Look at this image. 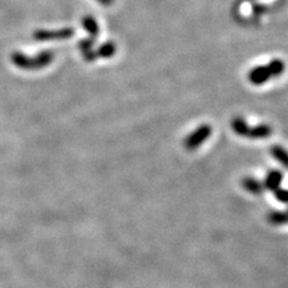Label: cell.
Instances as JSON below:
<instances>
[{
    "label": "cell",
    "instance_id": "obj_1",
    "mask_svg": "<svg viewBox=\"0 0 288 288\" xmlns=\"http://www.w3.org/2000/svg\"><path fill=\"white\" fill-rule=\"evenodd\" d=\"M285 70V63L280 59H274L265 65L256 66L249 72V81L255 85H262L275 76H280Z\"/></svg>",
    "mask_w": 288,
    "mask_h": 288
},
{
    "label": "cell",
    "instance_id": "obj_2",
    "mask_svg": "<svg viewBox=\"0 0 288 288\" xmlns=\"http://www.w3.org/2000/svg\"><path fill=\"white\" fill-rule=\"evenodd\" d=\"M232 129L238 136L246 138H252V140H262V138H268L273 132L269 125L261 124L257 126H250L244 118L241 117H236L232 120Z\"/></svg>",
    "mask_w": 288,
    "mask_h": 288
},
{
    "label": "cell",
    "instance_id": "obj_3",
    "mask_svg": "<svg viewBox=\"0 0 288 288\" xmlns=\"http://www.w3.org/2000/svg\"><path fill=\"white\" fill-rule=\"evenodd\" d=\"M212 132L213 129L210 125H201V126L197 127L193 132L190 133V135L186 137L184 145H185V148L188 149V150H196L197 148H199V146L210 137Z\"/></svg>",
    "mask_w": 288,
    "mask_h": 288
},
{
    "label": "cell",
    "instance_id": "obj_4",
    "mask_svg": "<svg viewBox=\"0 0 288 288\" xmlns=\"http://www.w3.org/2000/svg\"><path fill=\"white\" fill-rule=\"evenodd\" d=\"M53 58L54 55L52 52H42L35 58H28L22 54H17L16 55V63L25 69H41L52 63Z\"/></svg>",
    "mask_w": 288,
    "mask_h": 288
},
{
    "label": "cell",
    "instance_id": "obj_5",
    "mask_svg": "<svg viewBox=\"0 0 288 288\" xmlns=\"http://www.w3.org/2000/svg\"><path fill=\"white\" fill-rule=\"evenodd\" d=\"M74 30L72 28H63L59 30H40L35 33V39L40 41H61L73 36Z\"/></svg>",
    "mask_w": 288,
    "mask_h": 288
},
{
    "label": "cell",
    "instance_id": "obj_6",
    "mask_svg": "<svg viewBox=\"0 0 288 288\" xmlns=\"http://www.w3.org/2000/svg\"><path fill=\"white\" fill-rule=\"evenodd\" d=\"M282 178H284V175H282V173L280 172V170H276V169L270 170V172L266 174L265 180L263 181L264 189L270 190L273 192L277 190V189L280 188V185H281Z\"/></svg>",
    "mask_w": 288,
    "mask_h": 288
},
{
    "label": "cell",
    "instance_id": "obj_7",
    "mask_svg": "<svg viewBox=\"0 0 288 288\" xmlns=\"http://www.w3.org/2000/svg\"><path fill=\"white\" fill-rule=\"evenodd\" d=\"M95 44V39H92V37H88V39L82 40L79 42V49H81L82 54H83V58L85 61L88 63H92L97 59L95 54V50H93V45Z\"/></svg>",
    "mask_w": 288,
    "mask_h": 288
},
{
    "label": "cell",
    "instance_id": "obj_8",
    "mask_svg": "<svg viewBox=\"0 0 288 288\" xmlns=\"http://www.w3.org/2000/svg\"><path fill=\"white\" fill-rule=\"evenodd\" d=\"M242 186H244L245 190L252 194H261L265 190L263 185V181L255 179V178H245V179L242 180Z\"/></svg>",
    "mask_w": 288,
    "mask_h": 288
},
{
    "label": "cell",
    "instance_id": "obj_9",
    "mask_svg": "<svg viewBox=\"0 0 288 288\" xmlns=\"http://www.w3.org/2000/svg\"><path fill=\"white\" fill-rule=\"evenodd\" d=\"M82 25H83L84 30L89 34V37L95 39L98 35V24L93 16H84L82 20Z\"/></svg>",
    "mask_w": 288,
    "mask_h": 288
},
{
    "label": "cell",
    "instance_id": "obj_10",
    "mask_svg": "<svg viewBox=\"0 0 288 288\" xmlns=\"http://www.w3.org/2000/svg\"><path fill=\"white\" fill-rule=\"evenodd\" d=\"M117 52V46L113 44V42H106V44H102L100 47L97 48V50L95 52L96 58H105V59H108V58L113 57Z\"/></svg>",
    "mask_w": 288,
    "mask_h": 288
},
{
    "label": "cell",
    "instance_id": "obj_11",
    "mask_svg": "<svg viewBox=\"0 0 288 288\" xmlns=\"http://www.w3.org/2000/svg\"><path fill=\"white\" fill-rule=\"evenodd\" d=\"M271 155H273L274 159L277 160L282 166L287 167V151L285 150V148H282L281 145L271 146Z\"/></svg>",
    "mask_w": 288,
    "mask_h": 288
},
{
    "label": "cell",
    "instance_id": "obj_12",
    "mask_svg": "<svg viewBox=\"0 0 288 288\" xmlns=\"http://www.w3.org/2000/svg\"><path fill=\"white\" fill-rule=\"evenodd\" d=\"M268 221L273 225H285L287 222L286 212H273L268 215Z\"/></svg>",
    "mask_w": 288,
    "mask_h": 288
},
{
    "label": "cell",
    "instance_id": "obj_13",
    "mask_svg": "<svg viewBox=\"0 0 288 288\" xmlns=\"http://www.w3.org/2000/svg\"><path fill=\"white\" fill-rule=\"evenodd\" d=\"M274 194H275V198L281 203H287V191L285 189H277V190L274 191Z\"/></svg>",
    "mask_w": 288,
    "mask_h": 288
},
{
    "label": "cell",
    "instance_id": "obj_14",
    "mask_svg": "<svg viewBox=\"0 0 288 288\" xmlns=\"http://www.w3.org/2000/svg\"><path fill=\"white\" fill-rule=\"evenodd\" d=\"M97 2H100L103 6H109V5L113 4V0H96Z\"/></svg>",
    "mask_w": 288,
    "mask_h": 288
}]
</instances>
